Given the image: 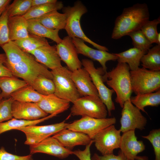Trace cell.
Masks as SVG:
<instances>
[{"instance_id": "obj_21", "label": "cell", "mask_w": 160, "mask_h": 160, "mask_svg": "<svg viewBox=\"0 0 160 160\" xmlns=\"http://www.w3.org/2000/svg\"><path fill=\"white\" fill-rule=\"evenodd\" d=\"M45 112L48 114H58L67 110L70 106V102L61 98L54 94L45 96L36 103Z\"/></svg>"}, {"instance_id": "obj_27", "label": "cell", "mask_w": 160, "mask_h": 160, "mask_svg": "<svg viewBox=\"0 0 160 160\" xmlns=\"http://www.w3.org/2000/svg\"><path fill=\"white\" fill-rule=\"evenodd\" d=\"M132 103L140 111L146 113V106H157L160 104V89L156 92L137 95L131 97Z\"/></svg>"}, {"instance_id": "obj_22", "label": "cell", "mask_w": 160, "mask_h": 160, "mask_svg": "<svg viewBox=\"0 0 160 160\" xmlns=\"http://www.w3.org/2000/svg\"><path fill=\"white\" fill-rule=\"evenodd\" d=\"M8 26L10 41H14L25 38L29 36L27 20L22 16L9 17Z\"/></svg>"}, {"instance_id": "obj_17", "label": "cell", "mask_w": 160, "mask_h": 160, "mask_svg": "<svg viewBox=\"0 0 160 160\" xmlns=\"http://www.w3.org/2000/svg\"><path fill=\"white\" fill-rule=\"evenodd\" d=\"M123 133L119 147L120 151L127 158L135 160L137 155L145 149V146L142 141L137 140L135 130Z\"/></svg>"}, {"instance_id": "obj_13", "label": "cell", "mask_w": 160, "mask_h": 160, "mask_svg": "<svg viewBox=\"0 0 160 160\" xmlns=\"http://www.w3.org/2000/svg\"><path fill=\"white\" fill-rule=\"evenodd\" d=\"M57 53L61 60L66 65L67 68L73 72L81 68V62L73 42L72 38L67 36L56 45Z\"/></svg>"}, {"instance_id": "obj_32", "label": "cell", "mask_w": 160, "mask_h": 160, "mask_svg": "<svg viewBox=\"0 0 160 160\" xmlns=\"http://www.w3.org/2000/svg\"><path fill=\"white\" fill-rule=\"evenodd\" d=\"M140 63L143 67L148 70L160 71V45L149 49L142 57Z\"/></svg>"}, {"instance_id": "obj_46", "label": "cell", "mask_w": 160, "mask_h": 160, "mask_svg": "<svg viewBox=\"0 0 160 160\" xmlns=\"http://www.w3.org/2000/svg\"><path fill=\"white\" fill-rule=\"evenodd\" d=\"M11 1L10 0H0V16L7 8Z\"/></svg>"}, {"instance_id": "obj_12", "label": "cell", "mask_w": 160, "mask_h": 160, "mask_svg": "<svg viewBox=\"0 0 160 160\" xmlns=\"http://www.w3.org/2000/svg\"><path fill=\"white\" fill-rule=\"evenodd\" d=\"M121 132L114 125L102 130L93 139L97 149L102 155L113 153L115 149L119 148Z\"/></svg>"}, {"instance_id": "obj_28", "label": "cell", "mask_w": 160, "mask_h": 160, "mask_svg": "<svg viewBox=\"0 0 160 160\" xmlns=\"http://www.w3.org/2000/svg\"><path fill=\"white\" fill-rule=\"evenodd\" d=\"M28 84L25 81L15 76H4L0 77V89L3 99L10 97L13 93Z\"/></svg>"}, {"instance_id": "obj_26", "label": "cell", "mask_w": 160, "mask_h": 160, "mask_svg": "<svg viewBox=\"0 0 160 160\" xmlns=\"http://www.w3.org/2000/svg\"><path fill=\"white\" fill-rule=\"evenodd\" d=\"M35 19L48 28L60 30L65 29L67 16L65 13H61L55 10Z\"/></svg>"}, {"instance_id": "obj_24", "label": "cell", "mask_w": 160, "mask_h": 160, "mask_svg": "<svg viewBox=\"0 0 160 160\" xmlns=\"http://www.w3.org/2000/svg\"><path fill=\"white\" fill-rule=\"evenodd\" d=\"M147 52L133 47L114 54L117 57V60L118 63L127 64L130 71H133L139 68L141 59Z\"/></svg>"}, {"instance_id": "obj_16", "label": "cell", "mask_w": 160, "mask_h": 160, "mask_svg": "<svg viewBox=\"0 0 160 160\" xmlns=\"http://www.w3.org/2000/svg\"><path fill=\"white\" fill-rule=\"evenodd\" d=\"M11 108L13 117L17 119L36 120L45 117L48 115L36 103L14 100Z\"/></svg>"}, {"instance_id": "obj_42", "label": "cell", "mask_w": 160, "mask_h": 160, "mask_svg": "<svg viewBox=\"0 0 160 160\" xmlns=\"http://www.w3.org/2000/svg\"><path fill=\"white\" fill-rule=\"evenodd\" d=\"M92 160H135L127 158L120 150L118 155L113 153L110 154L100 156L95 153L91 157Z\"/></svg>"}, {"instance_id": "obj_50", "label": "cell", "mask_w": 160, "mask_h": 160, "mask_svg": "<svg viewBox=\"0 0 160 160\" xmlns=\"http://www.w3.org/2000/svg\"><path fill=\"white\" fill-rule=\"evenodd\" d=\"M73 160H75V159H74Z\"/></svg>"}, {"instance_id": "obj_23", "label": "cell", "mask_w": 160, "mask_h": 160, "mask_svg": "<svg viewBox=\"0 0 160 160\" xmlns=\"http://www.w3.org/2000/svg\"><path fill=\"white\" fill-rule=\"evenodd\" d=\"M28 31L30 34L52 40L57 44L62 41L59 35V30L48 28L35 19L27 20Z\"/></svg>"}, {"instance_id": "obj_15", "label": "cell", "mask_w": 160, "mask_h": 160, "mask_svg": "<svg viewBox=\"0 0 160 160\" xmlns=\"http://www.w3.org/2000/svg\"><path fill=\"white\" fill-rule=\"evenodd\" d=\"M78 54H81L93 60L98 61L102 66L105 73L106 72V63L110 61H115L117 57L114 53L107 51L93 49L87 45L83 40L76 37L72 38Z\"/></svg>"}, {"instance_id": "obj_36", "label": "cell", "mask_w": 160, "mask_h": 160, "mask_svg": "<svg viewBox=\"0 0 160 160\" xmlns=\"http://www.w3.org/2000/svg\"><path fill=\"white\" fill-rule=\"evenodd\" d=\"M160 23V17L152 20H149L141 28L140 30L148 41L152 44L156 43L158 32V25Z\"/></svg>"}, {"instance_id": "obj_3", "label": "cell", "mask_w": 160, "mask_h": 160, "mask_svg": "<svg viewBox=\"0 0 160 160\" xmlns=\"http://www.w3.org/2000/svg\"><path fill=\"white\" fill-rule=\"evenodd\" d=\"M63 13L66 15V23L65 29L68 36L72 38L81 39L92 45L98 49L108 51L105 46L101 45L91 40L84 33L80 24L82 16L87 12L86 7L80 1L75 2L73 6H67L62 8Z\"/></svg>"}, {"instance_id": "obj_19", "label": "cell", "mask_w": 160, "mask_h": 160, "mask_svg": "<svg viewBox=\"0 0 160 160\" xmlns=\"http://www.w3.org/2000/svg\"><path fill=\"white\" fill-rule=\"evenodd\" d=\"M52 136L57 139L63 146L71 151L75 146H86L93 140L83 133L66 128L62 130Z\"/></svg>"}, {"instance_id": "obj_48", "label": "cell", "mask_w": 160, "mask_h": 160, "mask_svg": "<svg viewBox=\"0 0 160 160\" xmlns=\"http://www.w3.org/2000/svg\"><path fill=\"white\" fill-rule=\"evenodd\" d=\"M156 44L157 45H160V33H158L157 38Z\"/></svg>"}, {"instance_id": "obj_6", "label": "cell", "mask_w": 160, "mask_h": 160, "mask_svg": "<svg viewBox=\"0 0 160 160\" xmlns=\"http://www.w3.org/2000/svg\"><path fill=\"white\" fill-rule=\"evenodd\" d=\"M7 67L11 71L14 76L22 78L30 86L40 75L53 79L51 71L37 61L31 55L17 64Z\"/></svg>"}, {"instance_id": "obj_5", "label": "cell", "mask_w": 160, "mask_h": 160, "mask_svg": "<svg viewBox=\"0 0 160 160\" xmlns=\"http://www.w3.org/2000/svg\"><path fill=\"white\" fill-rule=\"evenodd\" d=\"M132 92L136 95L156 92L160 88V71L143 67L130 71Z\"/></svg>"}, {"instance_id": "obj_30", "label": "cell", "mask_w": 160, "mask_h": 160, "mask_svg": "<svg viewBox=\"0 0 160 160\" xmlns=\"http://www.w3.org/2000/svg\"><path fill=\"white\" fill-rule=\"evenodd\" d=\"M45 96L39 93L31 86L28 84L13 93L10 97L15 100L37 103L42 100Z\"/></svg>"}, {"instance_id": "obj_18", "label": "cell", "mask_w": 160, "mask_h": 160, "mask_svg": "<svg viewBox=\"0 0 160 160\" xmlns=\"http://www.w3.org/2000/svg\"><path fill=\"white\" fill-rule=\"evenodd\" d=\"M71 78L81 97L91 96L99 97L89 74L84 68L72 72Z\"/></svg>"}, {"instance_id": "obj_4", "label": "cell", "mask_w": 160, "mask_h": 160, "mask_svg": "<svg viewBox=\"0 0 160 160\" xmlns=\"http://www.w3.org/2000/svg\"><path fill=\"white\" fill-rule=\"evenodd\" d=\"M51 71L55 86V95L72 103L81 97L71 78V71L63 66Z\"/></svg>"}, {"instance_id": "obj_44", "label": "cell", "mask_w": 160, "mask_h": 160, "mask_svg": "<svg viewBox=\"0 0 160 160\" xmlns=\"http://www.w3.org/2000/svg\"><path fill=\"white\" fill-rule=\"evenodd\" d=\"M7 58L5 53H0V77L13 76L11 71L6 66Z\"/></svg>"}, {"instance_id": "obj_41", "label": "cell", "mask_w": 160, "mask_h": 160, "mask_svg": "<svg viewBox=\"0 0 160 160\" xmlns=\"http://www.w3.org/2000/svg\"><path fill=\"white\" fill-rule=\"evenodd\" d=\"M0 160H32V155L21 156L7 152L3 147L0 148Z\"/></svg>"}, {"instance_id": "obj_7", "label": "cell", "mask_w": 160, "mask_h": 160, "mask_svg": "<svg viewBox=\"0 0 160 160\" xmlns=\"http://www.w3.org/2000/svg\"><path fill=\"white\" fill-rule=\"evenodd\" d=\"M81 62L84 68L89 74L97 90L100 98L106 106L108 115L111 116L112 112L115 109V105L112 99V95L114 92L105 85L103 78L104 71L102 67L96 68L93 62L90 60L84 59Z\"/></svg>"}, {"instance_id": "obj_47", "label": "cell", "mask_w": 160, "mask_h": 160, "mask_svg": "<svg viewBox=\"0 0 160 160\" xmlns=\"http://www.w3.org/2000/svg\"><path fill=\"white\" fill-rule=\"evenodd\" d=\"M135 160H148L147 157L145 156H137L135 158Z\"/></svg>"}, {"instance_id": "obj_39", "label": "cell", "mask_w": 160, "mask_h": 160, "mask_svg": "<svg viewBox=\"0 0 160 160\" xmlns=\"http://www.w3.org/2000/svg\"><path fill=\"white\" fill-rule=\"evenodd\" d=\"M9 15L7 8L0 16V46L8 42L9 41L8 26Z\"/></svg>"}, {"instance_id": "obj_11", "label": "cell", "mask_w": 160, "mask_h": 160, "mask_svg": "<svg viewBox=\"0 0 160 160\" xmlns=\"http://www.w3.org/2000/svg\"><path fill=\"white\" fill-rule=\"evenodd\" d=\"M122 108L119 129L121 132L145 129L147 119L140 111L132 103L130 99L125 101Z\"/></svg>"}, {"instance_id": "obj_49", "label": "cell", "mask_w": 160, "mask_h": 160, "mask_svg": "<svg viewBox=\"0 0 160 160\" xmlns=\"http://www.w3.org/2000/svg\"><path fill=\"white\" fill-rule=\"evenodd\" d=\"M1 89H0V103L1 102L2 100L3 99L2 98V97L1 96Z\"/></svg>"}, {"instance_id": "obj_2", "label": "cell", "mask_w": 160, "mask_h": 160, "mask_svg": "<svg viewBox=\"0 0 160 160\" xmlns=\"http://www.w3.org/2000/svg\"><path fill=\"white\" fill-rule=\"evenodd\" d=\"M130 71L127 64L118 63L114 68L103 75L104 82L116 93L115 102L122 108L125 101L130 99L132 92Z\"/></svg>"}, {"instance_id": "obj_25", "label": "cell", "mask_w": 160, "mask_h": 160, "mask_svg": "<svg viewBox=\"0 0 160 160\" xmlns=\"http://www.w3.org/2000/svg\"><path fill=\"white\" fill-rule=\"evenodd\" d=\"M1 47L7 57L5 64L6 67L17 64L31 56L23 51L13 41L10 40Z\"/></svg>"}, {"instance_id": "obj_33", "label": "cell", "mask_w": 160, "mask_h": 160, "mask_svg": "<svg viewBox=\"0 0 160 160\" xmlns=\"http://www.w3.org/2000/svg\"><path fill=\"white\" fill-rule=\"evenodd\" d=\"M14 41L23 51L30 54L41 47L49 44L46 38L30 34L26 38Z\"/></svg>"}, {"instance_id": "obj_34", "label": "cell", "mask_w": 160, "mask_h": 160, "mask_svg": "<svg viewBox=\"0 0 160 160\" xmlns=\"http://www.w3.org/2000/svg\"><path fill=\"white\" fill-rule=\"evenodd\" d=\"M31 86L39 93L44 96L54 94L55 91L53 80L42 75L38 76Z\"/></svg>"}, {"instance_id": "obj_1", "label": "cell", "mask_w": 160, "mask_h": 160, "mask_svg": "<svg viewBox=\"0 0 160 160\" xmlns=\"http://www.w3.org/2000/svg\"><path fill=\"white\" fill-rule=\"evenodd\" d=\"M149 19L148 8L145 3H137L124 8L115 20L111 37L119 39L140 30Z\"/></svg>"}, {"instance_id": "obj_29", "label": "cell", "mask_w": 160, "mask_h": 160, "mask_svg": "<svg viewBox=\"0 0 160 160\" xmlns=\"http://www.w3.org/2000/svg\"><path fill=\"white\" fill-rule=\"evenodd\" d=\"M56 114H50L47 116L38 120H28L17 119L14 118L6 122L0 123V135L6 132L37 124L57 116Z\"/></svg>"}, {"instance_id": "obj_14", "label": "cell", "mask_w": 160, "mask_h": 160, "mask_svg": "<svg viewBox=\"0 0 160 160\" xmlns=\"http://www.w3.org/2000/svg\"><path fill=\"white\" fill-rule=\"evenodd\" d=\"M30 154L41 153L59 159L66 158L73 154V151L63 146L53 136L50 137L36 144L30 145Z\"/></svg>"}, {"instance_id": "obj_20", "label": "cell", "mask_w": 160, "mask_h": 160, "mask_svg": "<svg viewBox=\"0 0 160 160\" xmlns=\"http://www.w3.org/2000/svg\"><path fill=\"white\" fill-rule=\"evenodd\" d=\"M36 60L51 70L62 66L55 46L49 44L41 47L30 54Z\"/></svg>"}, {"instance_id": "obj_38", "label": "cell", "mask_w": 160, "mask_h": 160, "mask_svg": "<svg viewBox=\"0 0 160 160\" xmlns=\"http://www.w3.org/2000/svg\"><path fill=\"white\" fill-rule=\"evenodd\" d=\"M142 137L148 140L152 145L154 154L155 160H160V129H154L146 136Z\"/></svg>"}, {"instance_id": "obj_45", "label": "cell", "mask_w": 160, "mask_h": 160, "mask_svg": "<svg viewBox=\"0 0 160 160\" xmlns=\"http://www.w3.org/2000/svg\"><path fill=\"white\" fill-rule=\"evenodd\" d=\"M56 0H32L31 7L56 2Z\"/></svg>"}, {"instance_id": "obj_31", "label": "cell", "mask_w": 160, "mask_h": 160, "mask_svg": "<svg viewBox=\"0 0 160 160\" xmlns=\"http://www.w3.org/2000/svg\"><path fill=\"white\" fill-rule=\"evenodd\" d=\"M63 7V2L57 1L55 2L32 7L22 16L27 20L35 19L51 12L60 10Z\"/></svg>"}, {"instance_id": "obj_35", "label": "cell", "mask_w": 160, "mask_h": 160, "mask_svg": "<svg viewBox=\"0 0 160 160\" xmlns=\"http://www.w3.org/2000/svg\"><path fill=\"white\" fill-rule=\"evenodd\" d=\"M32 0H15L7 8L9 17L23 16L31 7Z\"/></svg>"}, {"instance_id": "obj_9", "label": "cell", "mask_w": 160, "mask_h": 160, "mask_svg": "<svg viewBox=\"0 0 160 160\" xmlns=\"http://www.w3.org/2000/svg\"><path fill=\"white\" fill-rule=\"evenodd\" d=\"M114 117L97 119L87 116H82L71 123H67L66 128L83 133L93 140L98 133L107 127L115 124Z\"/></svg>"}, {"instance_id": "obj_37", "label": "cell", "mask_w": 160, "mask_h": 160, "mask_svg": "<svg viewBox=\"0 0 160 160\" xmlns=\"http://www.w3.org/2000/svg\"><path fill=\"white\" fill-rule=\"evenodd\" d=\"M128 36L131 38L132 44L134 47L147 52L152 46V44L148 41L140 30L134 31Z\"/></svg>"}, {"instance_id": "obj_40", "label": "cell", "mask_w": 160, "mask_h": 160, "mask_svg": "<svg viewBox=\"0 0 160 160\" xmlns=\"http://www.w3.org/2000/svg\"><path fill=\"white\" fill-rule=\"evenodd\" d=\"M14 100L11 97L2 100L0 103V123L13 118L11 108Z\"/></svg>"}, {"instance_id": "obj_10", "label": "cell", "mask_w": 160, "mask_h": 160, "mask_svg": "<svg viewBox=\"0 0 160 160\" xmlns=\"http://www.w3.org/2000/svg\"><path fill=\"white\" fill-rule=\"evenodd\" d=\"M65 121L59 123L43 126H31L20 128L17 130L23 132L26 137L25 142L29 145L37 144L66 128Z\"/></svg>"}, {"instance_id": "obj_8", "label": "cell", "mask_w": 160, "mask_h": 160, "mask_svg": "<svg viewBox=\"0 0 160 160\" xmlns=\"http://www.w3.org/2000/svg\"><path fill=\"white\" fill-rule=\"evenodd\" d=\"M71 108L73 116H87L97 119L106 118V107L99 97L91 96L81 97L73 103Z\"/></svg>"}, {"instance_id": "obj_43", "label": "cell", "mask_w": 160, "mask_h": 160, "mask_svg": "<svg viewBox=\"0 0 160 160\" xmlns=\"http://www.w3.org/2000/svg\"><path fill=\"white\" fill-rule=\"evenodd\" d=\"M93 143V140L89 144L86 145L83 150L78 149L73 151V154L76 156L80 160H92L90 148Z\"/></svg>"}]
</instances>
